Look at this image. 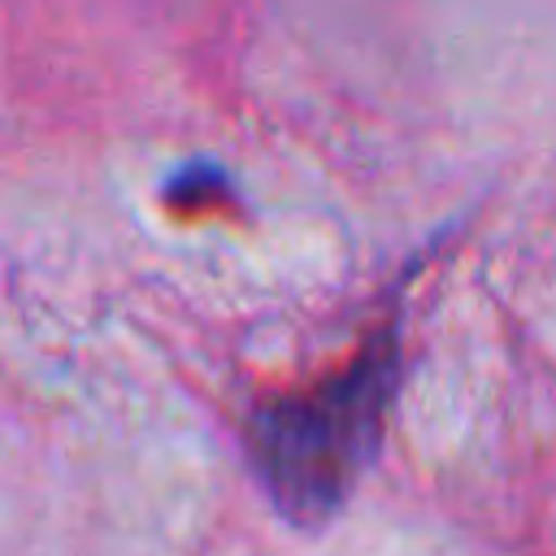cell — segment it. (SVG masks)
<instances>
[{
  "label": "cell",
  "instance_id": "6da1fadb",
  "mask_svg": "<svg viewBox=\"0 0 556 556\" xmlns=\"http://www.w3.org/2000/svg\"><path fill=\"white\" fill-rule=\"evenodd\" d=\"M404 387V313L378 317L356 352L317 382L269 391L243 413V456L274 513L295 530L339 517L378 460Z\"/></svg>",
  "mask_w": 556,
  "mask_h": 556
},
{
  "label": "cell",
  "instance_id": "7a4b0ae2",
  "mask_svg": "<svg viewBox=\"0 0 556 556\" xmlns=\"http://www.w3.org/2000/svg\"><path fill=\"white\" fill-rule=\"evenodd\" d=\"M217 195H230V182H226V174L222 169H213V165H191V169H178L174 178H169V187H165V200L174 204V208H195V204H213Z\"/></svg>",
  "mask_w": 556,
  "mask_h": 556
}]
</instances>
